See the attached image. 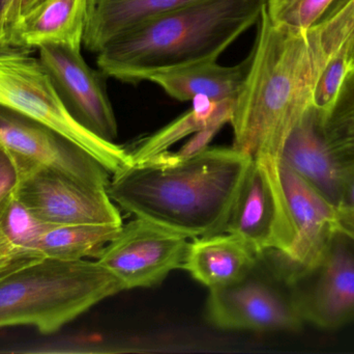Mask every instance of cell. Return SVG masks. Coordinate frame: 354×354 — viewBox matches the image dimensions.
<instances>
[{
  "mask_svg": "<svg viewBox=\"0 0 354 354\" xmlns=\"http://www.w3.org/2000/svg\"><path fill=\"white\" fill-rule=\"evenodd\" d=\"M252 160L233 147H208L179 161L164 153L112 174L107 193L124 211L189 238L218 234Z\"/></svg>",
  "mask_w": 354,
  "mask_h": 354,
  "instance_id": "6da1fadb",
  "label": "cell"
},
{
  "mask_svg": "<svg viewBox=\"0 0 354 354\" xmlns=\"http://www.w3.org/2000/svg\"><path fill=\"white\" fill-rule=\"evenodd\" d=\"M266 0H198L153 17L97 54L107 78L137 85L165 71L218 60L257 25Z\"/></svg>",
  "mask_w": 354,
  "mask_h": 354,
  "instance_id": "7a4b0ae2",
  "label": "cell"
},
{
  "mask_svg": "<svg viewBox=\"0 0 354 354\" xmlns=\"http://www.w3.org/2000/svg\"><path fill=\"white\" fill-rule=\"evenodd\" d=\"M122 291L97 261L30 260L0 274V328L31 326L52 334Z\"/></svg>",
  "mask_w": 354,
  "mask_h": 354,
  "instance_id": "3957f363",
  "label": "cell"
},
{
  "mask_svg": "<svg viewBox=\"0 0 354 354\" xmlns=\"http://www.w3.org/2000/svg\"><path fill=\"white\" fill-rule=\"evenodd\" d=\"M0 104L44 123L74 141L111 175L132 164L130 152L101 139L75 120L31 50L0 44Z\"/></svg>",
  "mask_w": 354,
  "mask_h": 354,
  "instance_id": "277c9868",
  "label": "cell"
},
{
  "mask_svg": "<svg viewBox=\"0 0 354 354\" xmlns=\"http://www.w3.org/2000/svg\"><path fill=\"white\" fill-rule=\"evenodd\" d=\"M189 237L136 218L122 224L120 233L100 249L95 261L115 276L124 290L151 288L170 272L181 269Z\"/></svg>",
  "mask_w": 354,
  "mask_h": 354,
  "instance_id": "5b68a950",
  "label": "cell"
},
{
  "mask_svg": "<svg viewBox=\"0 0 354 354\" xmlns=\"http://www.w3.org/2000/svg\"><path fill=\"white\" fill-rule=\"evenodd\" d=\"M279 174L290 222V249L284 258H272L277 274L286 285L306 276L324 259L341 232L339 210L280 159Z\"/></svg>",
  "mask_w": 354,
  "mask_h": 354,
  "instance_id": "8992f818",
  "label": "cell"
},
{
  "mask_svg": "<svg viewBox=\"0 0 354 354\" xmlns=\"http://www.w3.org/2000/svg\"><path fill=\"white\" fill-rule=\"evenodd\" d=\"M279 161L252 160L225 228L261 257L284 258L292 240Z\"/></svg>",
  "mask_w": 354,
  "mask_h": 354,
  "instance_id": "52a82bcc",
  "label": "cell"
},
{
  "mask_svg": "<svg viewBox=\"0 0 354 354\" xmlns=\"http://www.w3.org/2000/svg\"><path fill=\"white\" fill-rule=\"evenodd\" d=\"M15 195L44 224H124L107 189L50 166L29 164Z\"/></svg>",
  "mask_w": 354,
  "mask_h": 354,
  "instance_id": "ba28073f",
  "label": "cell"
},
{
  "mask_svg": "<svg viewBox=\"0 0 354 354\" xmlns=\"http://www.w3.org/2000/svg\"><path fill=\"white\" fill-rule=\"evenodd\" d=\"M304 324L334 330L354 322V242L339 232L317 267L288 285Z\"/></svg>",
  "mask_w": 354,
  "mask_h": 354,
  "instance_id": "9c48e42d",
  "label": "cell"
},
{
  "mask_svg": "<svg viewBox=\"0 0 354 354\" xmlns=\"http://www.w3.org/2000/svg\"><path fill=\"white\" fill-rule=\"evenodd\" d=\"M0 143L15 157L107 189L110 172L88 152L47 125L0 104Z\"/></svg>",
  "mask_w": 354,
  "mask_h": 354,
  "instance_id": "30bf717a",
  "label": "cell"
},
{
  "mask_svg": "<svg viewBox=\"0 0 354 354\" xmlns=\"http://www.w3.org/2000/svg\"><path fill=\"white\" fill-rule=\"evenodd\" d=\"M39 51L41 66L75 120L101 139L114 143L118 126L108 97L107 77L86 64L81 50L45 45Z\"/></svg>",
  "mask_w": 354,
  "mask_h": 354,
  "instance_id": "8fae6325",
  "label": "cell"
},
{
  "mask_svg": "<svg viewBox=\"0 0 354 354\" xmlns=\"http://www.w3.org/2000/svg\"><path fill=\"white\" fill-rule=\"evenodd\" d=\"M255 270L241 282L209 289L208 321L222 330L299 332L304 322L290 299L254 276Z\"/></svg>",
  "mask_w": 354,
  "mask_h": 354,
  "instance_id": "7c38bea8",
  "label": "cell"
},
{
  "mask_svg": "<svg viewBox=\"0 0 354 354\" xmlns=\"http://www.w3.org/2000/svg\"><path fill=\"white\" fill-rule=\"evenodd\" d=\"M261 256L241 237L229 232L189 241L181 269L208 289L229 286L249 276Z\"/></svg>",
  "mask_w": 354,
  "mask_h": 354,
  "instance_id": "4fadbf2b",
  "label": "cell"
},
{
  "mask_svg": "<svg viewBox=\"0 0 354 354\" xmlns=\"http://www.w3.org/2000/svg\"><path fill=\"white\" fill-rule=\"evenodd\" d=\"M280 159L338 208L344 162L326 143L313 108L287 137Z\"/></svg>",
  "mask_w": 354,
  "mask_h": 354,
  "instance_id": "5bb4252c",
  "label": "cell"
},
{
  "mask_svg": "<svg viewBox=\"0 0 354 354\" xmlns=\"http://www.w3.org/2000/svg\"><path fill=\"white\" fill-rule=\"evenodd\" d=\"M88 4L89 0H46L17 21L6 44L29 50L45 45L81 50Z\"/></svg>",
  "mask_w": 354,
  "mask_h": 354,
  "instance_id": "9a60e30c",
  "label": "cell"
},
{
  "mask_svg": "<svg viewBox=\"0 0 354 354\" xmlns=\"http://www.w3.org/2000/svg\"><path fill=\"white\" fill-rule=\"evenodd\" d=\"M198 0H89L83 45L99 53L108 43L153 17Z\"/></svg>",
  "mask_w": 354,
  "mask_h": 354,
  "instance_id": "2e32d148",
  "label": "cell"
},
{
  "mask_svg": "<svg viewBox=\"0 0 354 354\" xmlns=\"http://www.w3.org/2000/svg\"><path fill=\"white\" fill-rule=\"evenodd\" d=\"M250 56L235 66L207 60L153 75L149 81L178 101H192L198 95L214 101L235 99L249 68Z\"/></svg>",
  "mask_w": 354,
  "mask_h": 354,
  "instance_id": "e0dca14e",
  "label": "cell"
},
{
  "mask_svg": "<svg viewBox=\"0 0 354 354\" xmlns=\"http://www.w3.org/2000/svg\"><path fill=\"white\" fill-rule=\"evenodd\" d=\"M233 108L234 99L216 102L206 96H196L192 99L189 112L141 141L130 152L132 163H142L166 153L174 143L189 135L195 134L216 121L225 124L230 123Z\"/></svg>",
  "mask_w": 354,
  "mask_h": 354,
  "instance_id": "ac0fdd59",
  "label": "cell"
},
{
  "mask_svg": "<svg viewBox=\"0 0 354 354\" xmlns=\"http://www.w3.org/2000/svg\"><path fill=\"white\" fill-rule=\"evenodd\" d=\"M122 227L113 224H48L35 245V256L60 260L95 257Z\"/></svg>",
  "mask_w": 354,
  "mask_h": 354,
  "instance_id": "d6986e66",
  "label": "cell"
},
{
  "mask_svg": "<svg viewBox=\"0 0 354 354\" xmlns=\"http://www.w3.org/2000/svg\"><path fill=\"white\" fill-rule=\"evenodd\" d=\"M47 226L16 195L0 202V274L37 259L35 245Z\"/></svg>",
  "mask_w": 354,
  "mask_h": 354,
  "instance_id": "ffe728a7",
  "label": "cell"
},
{
  "mask_svg": "<svg viewBox=\"0 0 354 354\" xmlns=\"http://www.w3.org/2000/svg\"><path fill=\"white\" fill-rule=\"evenodd\" d=\"M320 128L328 147L341 161L354 159V69Z\"/></svg>",
  "mask_w": 354,
  "mask_h": 354,
  "instance_id": "44dd1931",
  "label": "cell"
},
{
  "mask_svg": "<svg viewBox=\"0 0 354 354\" xmlns=\"http://www.w3.org/2000/svg\"><path fill=\"white\" fill-rule=\"evenodd\" d=\"M336 0H266L272 22L305 29L317 22Z\"/></svg>",
  "mask_w": 354,
  "mask_h": 354,
  "instance_id": "7402d4cb",
  "label": "cell"
},
{
  "mask_svg": "<svg viewBox=\"0 0 354 354\" xmlns=\"http://www.w3.org/2000/svg\"><path fill=\"white\" fill-rule=\"evenodd\" d=\"M22 175L18 160L0 143V202L16 193Z\"/></svg>",
  "mask_w": 354,
  "mask_h": 354,
  "instance_id": "603a6c76",
  "label": "cell"
},
{
  "mask_svg": "<svg viewBox=\"0 0 354 354\" xmlns=\"http://www.w3.org/2000/svg\"><path fill=\"white\" fill-rule=\"evenodd\" d=\"M225 123L220 122V121L212 123L205 128L193 134V137L178 152H176V153L166 152V155L170 160L179 161V160L187 159V158L193 157V156L201 153L202 151L209 147L210 141L214 139L216 133L222 129Z\"/></svg>",
  "mask_w": 354,
  "mask_h": 354,
  "instance_id": "cb8c5ba5",
  "label": "cell"
},
{
  "mask_svg": "<svg viewBox=\"0 0 354 354\" xmlns=\"http://www.w3.org/2000/svg\"><path fill=\"white\" fill-rule=\"evenodd\" d=\"M20 0H0V44H6L19 20Z\"/></svg>",
  "mask_w": 354,
  "mask_h": 354,
  "instance_id": "d4e9b609",
  "label": "cell"
},
{
  "mask_svg": "<svg viewBox=\"0 0 354 354\" xmlns=\"http://www.w3.org/2000/svg\"><path fill=\"white\" fill-rule=\"evenodd\" d=\"M338 209L354 211V159L344 162Z\"/></svg>",
  "mask_w": 354,
  "mask_h": 354,
  "instance_id": "484cf974",
  "label": "cell"
},
{
  "mask_svg": "<svg viewBox=\"0 0 354 354\" xmlns=\"http://www.w3.org/2000/svg\"><path fill=\"white\" fill-rule=\"evenodd\" d=\"M339 215H340L341 232L354 242V211L339 210Z\"/></svg>",
  "mask_w": 354,
  "mask_h": 354,
  "instance_id": "4316f807",
  "label": "cell"
},
{
  "mask_svg": "<svg viewBox=\"0 0 354 354\" xmlns=\"http://www.w3.org/2000/svg\"><path fill=\"white\" fill-rule=\"evenodd\" d=\"M44 1H46V0H20V4H19V19L32 12L35 8H37Z\"/></svg>",
  "mask_w": 354,
  "mask_h": 354,
  "instance_id": "83f0119b",
  "label": "cell"
},
{
  "mask_svg": "<svg viewBox=\"0 0 354 354\" xmlns=\"http://www.w3.org/2000/svg\"></svg>",
  "mask_w": 354,
  "mask_h": 354,
  "instance_id": "f1b7e54d",
  "label": "cell"
}]
</instances>
